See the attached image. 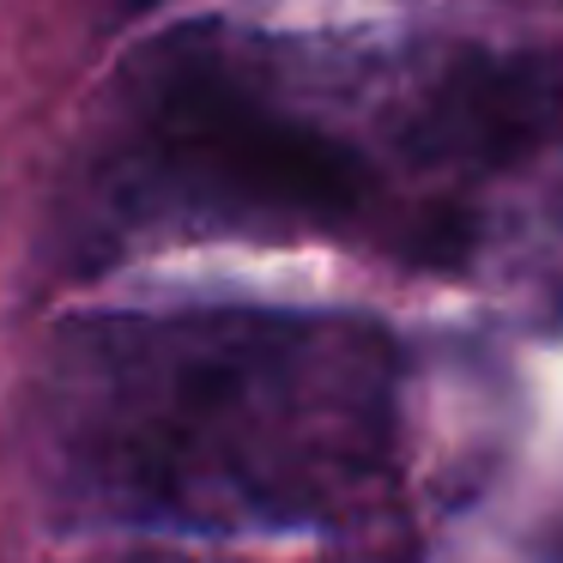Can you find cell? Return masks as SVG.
Returning <instances> with one entry per match:
<instances>
[{"instance_id":"1","label":"cell","mask_w":563,"mask_h":563,"mask_svg":"<svg viewBox=\"0 0 563 563\" xmlns=\"http://www.w3.org/2000/svg\"><path fill=\"white\" fill-rule=\"evenodd\" d=\"M49 424L62 466L128 521L316 527L376 485L394 345L345 316L212 309L67 333Z\"/></svg>"},{"instance_id":"3","label":"cell","mask_w":563,"mask_h":563,"mask_svg":"<svg viewBox=\"0 0 563 563\" xmlns=\"http://www.w3.org/2000/svg\"><path fill=\"white\" fill-rule=\"evenodd\" d=\"M563 86L527 55H466L454 62L406 122V152L430 164H509L545 140Z\"/></svg>"},{"instance_id":"2","label":"cell","mask_w":563,"mask_h":563,"mask_svg":"<svg viewBox=\"0 0 563 563\" xmlns=\"http://www.w3.org/2000/svg\"><path fill=\"white\" fill-rule=\"evenodd\" d=\"M152 164L188 207L321 224L364 200V164L316 122L267 110L212 67L170 79L152 103Z\"/></svg>"}]
</instances>
